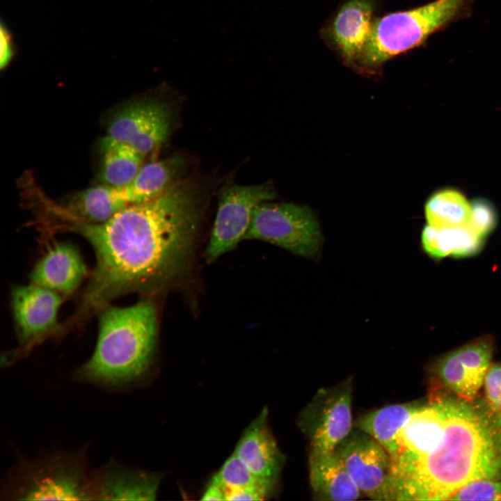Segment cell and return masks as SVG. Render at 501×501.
<instances>
[{
    "label": "cell",
    "mask_w": 501,
    "mask_h": 501,
    "mask_svg": "<svg viewBox=\"0 0 501 501\" xmlns=\"http://www.w3.org/2000/svg\"><path fill=\"white\" fill-rule=\"evenodd\" d=\"M195 185L180 180L158 197L127 206L108 221H61L92 246L95 265L76 309L63 324L74 328L119 296L154 291L177 278L191 257L202 206Z\"/></svg>",
    "instance_id": "obj_1"
},
{
    "label": "cell",
    "mask_w": 501,
    "mask_h": 501,
    "mask_svg": "<svg viewBox=\"0 0 501 501\" xmlns=\"http://www.w3.org/2000/svg\"><path fill=\"white\" fill-rule=\"evenodd\" d=\"M482 479H501L500 421L447 392L443 432L428 454L396 472L397 500H449Z\"/></svg>",
    "instance_id": "obj_2"
},
{
    "label": "cell",
    "mask_w": 501,
    "mask_h": 501,
    "mask_svg": "<svg viewBox=\"0 0 501 501\" xmlns=\"http://www.w3.org/2000/svg\"><path fill=\"white\" fill-rule=\"evenodd\" d=\"M98 315L95 349L73 379L106 390H128L150 369L157 340L156 308L143 299L129 306L109 304Z\"/></svg>",
    "instance_id": "obj_3"
},
{
    "label": "cell",
    "mask_w": 501,
    "mask_h": 501,
    "mask_svg": "<svg viewBox=\"0 0 501 501\" xmlns=\"http://www.w3.org/2000/svg\"><path fill=\"white\" fill-rule=\"evenodd\" d=\"M466 0H436L407 10L376 17L354 67L373 75L389 60L422 43L461 10Z\"/></svg>",
    "instance_id": "obj_4"
},
{
    "label": "cell",
    "mask_w": 501,
    "mask_h": 501,
    "mask_svg": "<svg viewBox=\"0 0 501 501\" xmlns=\"http://www.w3.org/2000/svg\"><path fill=\"white\" fill-rule=\"evenodd\" d=\"M86 450L22 460L5 482L2 495L17 500H93Z\"/></svg>",
    "instance_id": "obj_5"
},
{
    "label": "cell",
    "mask_w": 501,
    "mask_h": 501,
    "mask_svg": "<svg viewBox=\"0 0 501 501\" xmlns=\"http://www.w3.org/2000/svg\"><path fill=\"white\" fill-rule=\"evenodd\" d=\"M245 239L264 241L312 259L318 255L323 238L310 207L268 201L255 209Z\"/></svg>",
    "instance_id": "obj_6"
},
{
    "label": "cell",
    "mask_w": 501,
    "mask_h": 501,
    "mask_svg": "<svg viewBox=\"0 0 501 501\" xmlns=\"http://www.w3.org/2000/svg\"><path fill=\"white\" fill-rule=\"evenodd\" d=\"M298 424L309 443V455L331 452L351 432V379L318 390L301 413Z\"/></svg>",
    "instance_id": "obj_7"
},
{
    "label": "cell",
    "mask_w": 501,
    "mask_h": 501,
    "mask_svg": "<svg viewBox=\"0 0 501 501\" xmlns=\"http://www.w3.org/2000/svg\"><path fill=\"white\" fill-rule=\"evenodd\" d=\"M335 451L362 494L375 500H397L392 459L373 438L352 430Z\"/></svg>",
    "instance_id": "obj_8"
},
{
    "label": "cell",
    "mask_w": 501,
    "mask_h": 501,
    "mask_svg": "<svg viewBox=\"0 0 501 501\" xmlns=\"http://www.w3.org/2000/svg\"><path fill=\"white\" fill-rule=\"evenodd\" d=\"M275 198V191L269 184L248 186L229 184L222 188L206 248L207 262H213L233 250L245 239L256 207Z\"/></svg>",
    "instance_id": "obj_9"
},
{
    "label": "cell",
    "mask_w": 501,
    "mask_h": 501,
    "mask_svg": "<svg viewBox=\"0 0 501 501\" xmlns=\"http://www.w3.org/2000/svg\"><path fill=\"white\" fill-rule=\"evenodd\" d=\"M10 301L18 347L6 357V365L27 354L48 337L58 334V313L63 296L30 283L15 286Z\"/></svg>",
    "instance_id": "obj_10"
},
{
    "label": "cell",
    "mask_w": 501,
    "mask_h": 501,
    "mask_svg": "<svg viewBox=\"0 0 501 501\" xmlns=\"http://www.w3.org/2000/svg\"><path fill=\"white\" fill-rule=\"evenodd\" d=\"M493 351V340L486 336L445 353L433 365L434 381L431 388L474 401L491 365Z\"/></svg>",
    "instance_id": "obj_11"
},
{
    "label": "cell",
    "mask_w": 501,
    "mask_h": 501,
    "mask_svg": "<svg viewBox=\"0 0 501 501\" xmlns=\"http://www.w3.org/2000/svg\"><path fill=\"white\" fill-rule=\"evenodd\" d=\"M171 111L160 100L134 102L113 116L107 136L131 145L145 157L166 141L172 129Z\"/></svg>",
    "instance_id": "obj_12"
},
{
    "label": "cell",
    "mask_w": 501,
    "mask_h": 501,
    "mask_svg": "<svg viewBox=\"0 0 501 501\" xmlns=\"http://www.w3.org/2000/svg\"><path fill=\"white\" fill-rule=\"evenodd\" d=\"M379 0H343L321 29L324 41L354 69L370 36Z\"/></svg>",
    "instance_id": "obj_13"
},
{
    "label": "cell",
    "mask_w": 501,
    "mask_h": 501,
    "mask_svg": "<svg viewBox=\"0 0 501 501\" xmlns=\"http://www.w3.org/2000/svg\"><path fill=\"white\" fill-rule=\"evenodd\" d=\"M160 481L159 474L129 468L111 459L91 470L93 500H154Z\"/></svg>",
    "instance_id": "obj_14"
},
{
    "label": "cell",
    "mask_w": 501,
    "mask_h": 501,
    "mask_svg": "<svg viewBox=\"0 0 501 501\" xmlns=\"http://www.w3.org/2000/svg\"><path fill=\"white\" fill-rule=\"evenodd\" d=\"M86 275V264L77 247L60 242L50 246L35 264L30 281L63 296L77 290Z\"/></svg>",
    "instance_id": "obj_15"
},
{
    "label": "cell",
    "mask_w": 501,
    "mask_h": 501,
    "mask_svg": "<svg viewBox=\"0 0 501 501\" xmlns=\"http://www.w3.org/2000/svg\"><path fill=\"white\" fill-rule=\"evenodd\" d=\"M264 408L246 428L234 453L257 477L277 482L284 461Z\"/></svg>",
    "instance_id": "obj_16"
},
{
    "label": "cell",
    "mask_w": 501,
    "mask_h": 501,
    "mask_svg": "<svg viewBox=\"0 0 501 501\" xmlns=\"http://www.w3.org/2000/svg\"><path fill=\"white\" fill-rule=\"evenodd\" d=\"M128 205L122 186L102 184L76 193L65 207L51 212L61 221L101 223Z\"/></svg>",
    "instance_id": "obj_17"
},
{
    "label": "cell",
    "mask_w": 501,
    "mask_h": 501,
    "mask_svg": "<svg viewBox=\"0 0 501 501\" xmlns=\"http://www.w3.org/2000/svg\"><path fill=\"white\" fill-rule=\"evenodd\" d=\"M309 480L314 499L351 501L362 493L335 450L308 457Z\"/></svg>",
    "instance_id": "obj_18"
},
{
    "label": "cell",
    "mask_w": 501,
    "mask_h": 501,
    "mask_svg": "<svg viewBox=\"0 0 501 501\" xmlns=\"http://www.w3.org/2000/svg\"><path fill=\"white\" fill-rule=\"evenodd\" d=\"M186 160L182 155H173L161 161L143 165L134 178L122 186L129 205L152 200L180 181Z\"/></svg>",
    "instance_id": "obj_19"
},
{
    "label": "cell",
    "mask_w": 501,
    "mask_h": 501,
    "mask_svg": "<svg viewBox=\"0 0 501 501\" xmlns=\"http://www.w3.org/2000/svg\"><path fill=\"white\" fill-rule=\"evenodd\" d=\"M422 404V402L415 401L388 405L360 416L353 423V427L377 441L392 461L399 450L398 431Z\"/></svg>",
    "instance_id": "obj_20"
},
{
    "label": "cell",
    "mask_w": 501,
    "mask_h": 501,
    "mask_svg": "<svg viewBox=\"0 0 501 501\" xmlns=\"http://www.w3.org/2000/svg\"><path fill=\"white\" fill-rule=\"evenodd\" d=\"M102 160L100 180L102 184L123 186L136 175L145 156L131 145L106 136L101 143Z\"/></svg>",
    "instance_id": "obj_21"
},
{
    "label": "cell",
    "mask_w": 501,
    "mask_h": 501,
    "mask_svg": "<svg viewBox=\"0 0 501 501\" xmlns=\"http://www.w3.org/2000/svg\"><path fill=\"white\" fill-rule=\"evenodd\" d=\"M421 239L424 251L436 258L472 255L480 249L483 239L468 224L445 228L427 225L422 230Z\"/></svg>",
    "instance_id": "obj_22"
},
{
    "label": "cell",
    "mask_w": 501,
    "mask_h": 501,
    "mask_svg": "<svg viewBox=\"0 0 501 501\" xmlns=\"http://www.w3.org/2000/svg\"><path fill=\"white\" fill-rule=\"evenodd\" d=\"M428 225L436 228L467 225L470 219L471 205L455 191L446 190L432 196L425 205Z\"/></svg>",
    "instance_id": "obj_23"
},
{
    "label": "cell",
    "mask_w": 501,
    "mask_h": 501,
    "mask_svg": "<svg viewBox=\"0 0 501 501\" xmlns=\"http://www.w3.org/2000/svg\"><path fill=\"white\" fill-rule=\"evenodd\" d=\"M214 477L227 492L251 488L264 490L273 493L276 482L255 476L233 452Z\"/></svg>",
    "instance_id": "obj_24"
},
{
    "label": "cell",
    "mask_w": 501,
    "mask_h": 501,
    "mask_svg": "<svg viewBox=\"0 0 501 501\" xmlns=\"http://www.w3.org/2000/svg\"><path fill=\"white\" fill-rule=\"evenodd\" d=\"M449 500H501V479L471 482L456 491Z\"/></svg>",
    "instance_id": "obj_25"
},
{
    "label": "cell",
    "mask_w": 501,
    "mask_h": 501,
    "mask_svg": "<svg viewBox=\"0 0 501 501\" xmlns=\"http://www.w3.org/2000/svg\"><path fill=\"white\" fill-rule=\"evenodd\" d=\"M483 385L485 406L492 413L501 415V363L490 365Z\"/></svg>",
    "instance_id": "obj_26"
},
{
    "label": "cell",
    "mask_w": 501,
    "mask_h": 501,
    "mask_svg": "<svg viewBox=\"0 0 501 501\" xmlns=\"http://www.w3.org/2000/svg\"><path fill=\"white\" fill-rule=\"evenodd\" d=\"M495 214L492 208L483 201L471 205V216L468 225L479 237L488 234L495 225Z\"/></svg>",
    "instance_id": "obj_27"
},
{
    "label": "cell",
    "mask_w": 501,
    "mask_h": 501,
    "mask_svg": "<svg viewBox=\"0 0 501 501\" xmlns=\"http://www.w3.org/2000/svg\"><path fill=\"white\" fill-rule=\"evenodd\" d=\"M1 51L0 67L6 68L16 55V47L12 34L7 26L1 22Z\"/></svg>",
    "instance_id": "obj_28"
},
{
    "label": "cell",
    "mask_w": 501,
    "mask_h": 501,
    "mask_svg": "<svg viewBox=\"0 0 501 501\" xmlns=\"http://www.w3.org/2000/svg\"><path fill=\"white\" fill-rule=\"evenodd\" d=\"M202 500H225V490L222 485L213 477L210 484L204 491Z\"/></svg>",
    "instance_id": "obj_29"
},
{
    "label": "cell",
    "mask_w": 501,
    "mask_h": 501,
    "mask_svg": "<svg viewBox=\"0 0 501 501\" xmlns=\"http://www.w3.org/2000/svg\"><path fill=\"white\" fill-rule=\"evenodd\" d=\"M499 418H500V422H501V415L499 416Z\"/></svg>",
    "instance_id": "obj_30"
}]
</instances>
